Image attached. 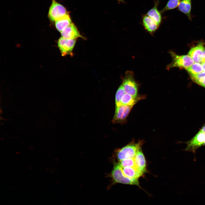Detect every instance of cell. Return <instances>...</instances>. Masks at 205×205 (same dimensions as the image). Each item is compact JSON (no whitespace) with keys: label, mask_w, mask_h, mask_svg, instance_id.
<instances>
[{"label":"cell","mask_w":205,"mask_h":205,"mask_svg":"<svg viewBox=\"0 0 205 205\" xmlns=\"http://www.w3.org/2000/svg\"><path fill=\"white\" fill-rule=\"evenodd\" d=\"M203 146H205V142L203 145Z\"/></svg>","instance_id":"4316f807"},{"label":"cell","mask_w":205,"mask_h":205,"mask_svg":"<svg viewBox=\"0 0 205 205\" xmlns=\"http://www.w3.org/2000/svg\"><path fill=\"white\" fill-rule=\"evenodd\" d=\"M141 97H134L125 93L122 96L121 100V105L134 106Z\"/></svg>","instance_id":"e0dca14e"},{"label":"cell","mask_w":205,"mask_h":205,"mask_svg":"<svg viewBox=\"0 0 205 205\" xmlns=\"http://www.w3.org/2000/svg\"><path fill=\"white\" fill-rule=\"evenodd\" d=\"M159 4L158 0L154 2L153 7L149 10L146 14L151 18L160 26L162 21V13L159 11L158 7Z\"/></svg>","instance_id":"8fae6325"},{"label":"cell","mask_w":205,"mask_h":205,"mask_svg":"<svg viewBox=\"0 0 205 205\" xmlns=\"http://www.w3.org/2000/svg\"><path fill=\"white\" fill-rule=\"evenodd\" d=\"M68 14L64 6L56 0H52L48 13V17L51 20L55 21Z\"/></svg>","instance_id":"5b68a950"},{"label":"cell","mask_w":205,"mask_h":205,"mask_svg":"<svg viewBox=\"0 0 205 205\" xmlns=\"http://www.w3.org/2000/svg\"><path fill=\"white\" fill-rule=\"evenodd\" d=\"M204 49L203 43L200 42L196 46L190 49L188 54L193 59L194 62L201 63L202 60V54Z\"/></svg>","instance_id":"7c38bea8"},{"label":"cell","mask_w":205,"mask_h":205,"mask_svg":"<svg viewBox=\"0 0 205 205\" xmlns=\"http://www.w3.org/2000/svg\"><path fill=\"white\" fill-rule=\"evenodd\" d=\"M200 130L205 133V125L202 127Z\"/></svg>","instance_id":"d4e9b609"},{"label":"cell","mask_w":205,"mask_h":205,"mask_svg":"<svg viewBox=\"0 0 205 205\" xmlns=\"http://www.w3.org/2000/svg\"><path fill=\"white\" fill-rule=\"evenodd\" d=\"M181 0H169L165 6L160 12L162 14L166 11L173 9L178 7Z\"/></svg>","instance_id":"ffe728a7"},{"label":"cell","mask_w":205,"mask_h":205,"mask_svg":"<svg viewBox=\"0 0 205 205\" xmlns=\"http://www.w3.org/2000/svg\"><path fill=\"white\" fill-rule=\"evenodd\" d=\"M116 0L119 3H125V2L124 0Z\"/></svg>","instance_id":"484cf974"},{"label":"cell","mask_w":205,"mask_h":205,"mask_svg":"<svg viewBox=\"0 0 205 205\" xmlns=\"http://www.w3.org/2000/svg\"><path fill=\"white\" fill-rule=\"evenodd\" d=\"M76 41V39H68L62 37L59 38L58 45L62 56L72 54Z\"/></svg>","instance_id":"52a82bcc"},{"label":"cell","mask_w":205,"mask_h":205,"mask_svg":"<svg viewBox=\"0 0 205 205\" xmlns=\"http://www.w3.org/2000/svg\"><path fill=\"white\" fill-rule=\"evenodd\" d=\"M202 59H203L205 58V48L202 53Z\"/></svg>","instance_id":"cb8c5ba5"},{"label":"cell","mask_w":205,"mask_h":205,"mask_svg":"<svg viewBox=\"0 0 205 205\" xmlns=\"http://www.w3.org/2000/svg\"><path fill=\"white\" fill-rule=\"evenodd\" d=\"M142 144V141L129 144L117 150L115 155L118 161L134 158L138 151L141 148Z\"/></svg>","instance_id":"7a4b0ae2"},{"label":"cell","mask_w":205,"mask_h":205,"mask_svg":"<svg viewBox=\"0 0 205 205\" xmlns=\"http://www.w3.org/2000/svg\"><path fill=\"white\" fill-rule=\"evenodd\" d=\"M113 167L108 176L111 178L112 184L121 183L136 185L140 187L139 179H131L125 176L123 173L120 165L118 162L113 161Z\"/></svg>","instance_id":"6da1fadb"},{"label":"cell","mask_w":205,"mask_h":205,"mask_svg":"<svg viewBox=\"0 0 205 205\" xmlns=\"http://www.w3.org/2000/svg\"><path fill=\"white\" fill-rule=\"evenodd\" d=\"M125 92L122 85H121L117 89L115 95V104L116 106L121 105V100L123 95Z\"/></svg>","instance_id":"7402d4cb"},{"label":"cell","mask_w":205,"mask_h":205,"mask_svg":"<svg viewBox=\"0 0 205 205\" xmlns=\"http://www.w3.org/2000/svg\"><path fill=\"white\" fill-rule=\"evenodd\" d=\"M134 159L137 168L144 173H145L146 171V161L141 148L138 151Z\"/></svg>","instance_id":"4fadbf2b"},{"label":"cell","mask_w":205,"mask_h":205,"mask_svg":"<svg viewBox=\"0 0 205 205\" xmlns=\"http://www.w3.org/2000/svg\"><path fill=\"white\" fill-rule=\"evenodd\" d=\"M201 63L202 66L203 71L205 72V58L202 59Z\"/></svg>","instance_id":"603a6c76"},{"label":"cell","mask_w":205,"mask_h":205,"mask_svg":"<svg viewBox=\"0 0 205 205\" xmlns=\"http://www.w3.org/2000/svg\"><path fill=\"white\" fill-rule=\"evenodd\" d=\"M133 106L124 105L116 106L115 114L112 120L113 122L121 123L125 120Z\"/></svg>","instance_id":"ba28073f"},{"label":"cell","mask_w":205,"mask_h":205,"mask_svg":"<svg viewBox=\"0 0 205 205\" xmlns=\"http://www.w3.org/2000/svg\"><path fill=\"white\" fill-rule=\"evenodd\" d=\"M122 85L126 93L134 97L138 96V85L134 79L132 71L126 72Z\"/></svg>","instance_id":"277c9868"},{"label":"cell","mask_w":205,"mask_h":205,"mask_svg":"<svg viewBox=\"0 0 205 205\" xmlns=\"http://www.w3.org/2000/svg\"><path fill=\"white\" fill-rule=\"evenodd\" d=\"M178 7L179 11L185 15L190 20H192L191 0H181Z\"/></svg>","instance_id":"5bb4252c"},{"label":"cell","mask_w":205,"mask_h":205,"mask_svg":"<svg viewBox=\"0 0 205 205\" xmlns=\"http://www.w3.org/2000/svg\"><path fill=\"white\" fill-rule=\"evenodd\" d=\"M205 142V133L199 130L191 139L186 142V147L184 150L195 153L199 147L203 146Z\"/></svg>","instance_id":"8992f818"},{"label":"cell","mask_w":205,"mask_h":205,"mask_svg":"<svg viewBox=\"0 0 205 205\" xmlns=\"http://www.w3.org/2000/svg\"><path fill=\"white\" fill-rule=\"evenodd\" d=\"M121 168L123 174L126 177L130 178L139 179L144 174L136 167H121Z\"/></svg>","instance_id":"9a60e30c"},{"label":"cell","mask_w":205,"mask_h":205,"mask_svg":"<svg viewBox=\"0 0 205 205\" xmlns=\"http://www.w3.org/2000/svg\"><path fill=\"white\" fill-rule=\"evenodd\" d=\"M142 22L145 30L152 35L159 27L154 21L146 14L142 16Z\"/></svg>","instance_id":"30bf717a"},{"label":"cell","mask_w":205,"mask_h":205,"mask_svg":"<svg viewBox=\"0 0 205 205\" xmlns=\"http://www.w3.org/2000/svg\"><path fill=\"white\" fill-rule=\"evenodd\" d=\"M117 162L122 167H132L138 168L136 165L134 158L125 159Z\"/></svg>","instance_id":"44dd1931"},{"label":"cell","mask_w":205,"mask_h":205,"mask_svg":"<svg viewBox=\"0 0 205 205\" xmlns=\"http://www.w3.org/2000/svg\"><path fill=\"white\" fill-rule=\"evenodd\" d=\"M71 23L72 21L68 14L56 20L55 25L57 30L61 32Z\"/></svg>","instance_id":"2e32d148"},{"label":"cell","mask_w":205,"mask_h":205,"mask_svg":"<svg viewBox=\"0 0 205 205\" xmlns=\"http://www.w3.org/2000/svg\"><path fill=\"white\" fill-rule=\"evenodd\" d=\"M169 52L172 58V61L167 65V69L177 67L186 69L194 63L193 59L189 55H179L173 52Z\"/></svg>","instance_id":"3957f363"},{"label":"cell","mask_w":205,"mask_h":205,"mask_svg":"<svg viewBox=\"0 0 205 205\" xmlns=\"http://www.w3.org/2000/svg\"><path fill=\"white\" fill-rule=\"evenodd\" d=\"M186 69L189 73L190 75H196L203 71L201 63H198L194 62Z\"/></svg>","instance_id":"d6986e66"},{"label":"cell","mask_w":205,"mask_h":205,"mask_svg":"<svg viewBox=\"0 0 205 205\" xmlns=\"http://www.w3.org/2000/svg\"><path fill=\"white\" fill-rule=\"evenodd\" d=\"M192 80L198 85L205 88V72H202L195 75H190Z\"/></svg>","instance_id":"ac0fdd59"},{"label":"cell","mask_w":205,"mask_h":205,"mask_svg":"<svg viewBox=\"0 0 205 205\" xmlns=\"http://www.w3.org/2000/svg\"><path fill=\"white\" fill-rule=\"evenodd\" d=\"M62 36L70 39H76L81 38H85L80 34L77 28L73 23L65 28L61 32Z\"/></svg>","instance_id":"9c48e42d"}]
</instances>
